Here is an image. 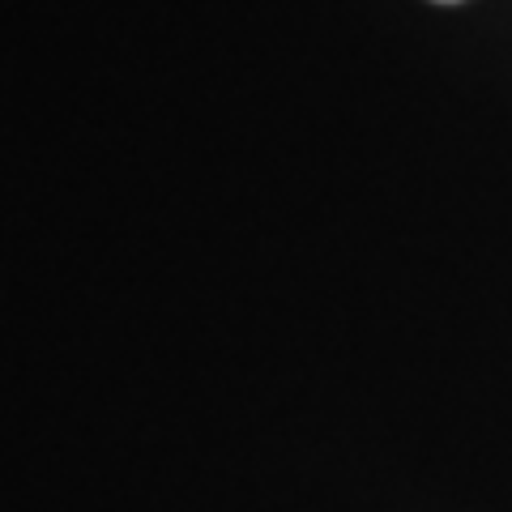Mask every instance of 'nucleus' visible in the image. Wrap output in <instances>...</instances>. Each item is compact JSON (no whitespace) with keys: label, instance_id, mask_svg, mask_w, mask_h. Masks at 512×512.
<instances>
[{"label":"nucleus","instance_id":"nucleus-1","mask_svg":"<svg viewBox=\"0 0 512 512\" xmlns=\"http://www.w3.org/2000/svg\"><path fill=\"white\" fill-rule=\"evenodd\" d=\"M444 5H453V0H444Z\"/></svg>","mask_w":512,"mask_h":512}]
</instances>
